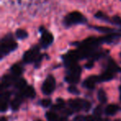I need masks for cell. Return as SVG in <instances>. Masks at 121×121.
<instances>
[{"label":"cell","mask_w":121,"mask_h":121,"mask_svg":"<svg viewBox=\"0 0 121 121\" xmlns=\"http://www.w3.org/2000/svg\"><path fill=\"white\" fill-rule=\"evenodd\" d=\"M102 114V109H101V107L100 106H97V107L95 109V112H94V114L97 117H99Z\"/></svg>","instance_id":"cell-22"},{"label":"cell","mask_w":121,"mask_h":121,"mask_svg":"<svg viewBox=\"0 0 121 121\" xmlns=\"http://www.w3.org/2000/svg\"><path fill=\"white\" fill-rule=\"evenodd\" d=\"M0 121H8V119H7V118H6V117L2 116V117H1V119H0Z\"/></svg>","instance_id":"cell-28"},{"label":"cell","mask_w":121,"mask_h":121,"mask_svg":"<svg viewBox=\"0 0 121 121\" xmlns=\"http://www.w3.org/2000/svg\"><path fill=\"white\" fill-rule=\"evenodd\" d=\"M56 81L52 76H48L42 85V91L45 95H50L55 90Z\"/></svg>","instance_id":"cell-3"},{"label":"cell","mask_w":121,"mask_h":121,"mask_svg":"<svg viewBox=\"0 0 121 121\" xmlns=\"http://www.w3.org/2000/svg\"><path fill=\"white\" fill-rule=\"evenodd\" d=\"M0 109L1 110L4 112V111L7 110L8 109V100H4V99H1V104H0Z\"/></svg>","instance_id":"cell-19"},{"label":"cell","mask_w":121,"mask_h":121,"mask_svg":"<svg viewBox=\"0 0 121 121\" xmlns=\"http://www.w3.org/2000/svg\"><path fill=\"white\" fill-rule=\"evenodd\" d=\"M37 121H42V120H37Z\"/></svg>","instance_id":"cell-29"},{"label":"cell","mask_w":121,"mask_h":121,"mask_svg":"<svg viewBox=\"0 0 121 121\" xmlns=\"http://www.w3.org/2000/svg\"><path fill=\"white\" fill-rule=\"evenodd\" d=\"M98 118L99 117L95 116V114L94 115H88L87 117L86 118V121H98L99 120Z\"/></svg>","instance_id":"cell-23"},{"label":"cell","mask_w":121,"mask_h":121,"mask_svg":"<svg viewBox=\"0 0 121 121\" xmlns=\"http://www.w3.org/2000/svg\"><path fill=\"white\" fill-rule=\"evenodd\" d=\"M85 66H86V68H87V69H91V68L94 66V62H93V61H89V62H87L85 65Z\"/></svg>","instance_id":"cell-26"},{"label":"cell","mask_w":121,"mask_h":121,"mask_svg":"<svg viewBox=\"0 0 121 121\" xmlns=\"http://www.w3.org/2000/svg\"><path fill=\"white\" fill-rule=\"evenodd\" d=\"M114 78V72L109 70H107L106 71H104L100 76H99V80L100 81H109L112 80Z\"/></svg>","instance_id":"cell-10"},{"label":"cell","mask_w":121,"mask_h":121,"mask_svg":"<svg viewBox=\"0 0 121 121\" xmlns=\"http://www.w3.org/2000/svg\"><path fill=\"white\" fill-rule=\"evenodd\" d=\"M85 120H86V118H84L81 115L76 116V117L74 119V121H85Z\"/></svg>","instance_id":"cell-27"},{"label":"cell","mask_w":121,"mask_h":121,"mask_svg":"<svg viewBox=\"0 0 121 121\" xmlns=\"http://www.w3.org/2000/svg\"><path fill=\"white\" fill-rule=\"evenodd\" d=\"M99 81H100L99 77H98V76H91L84 81V86H86V88H88V89H90V90L94 89L96 83Z\"/></svg>","instance_id":"cell-7"},{"label":"cell","mask_w":121,"mask_h":121,"mask_svg":"<svg viewBox=\"0 0 121 121\" xmlns=\"http://www.w3.org/2000/svg\"><path fill=\"white\" fill-rule=\"evenodd\" d=\"M38 56V50L37 49H31V50L27 51L24 53L23 56V60L25 62H32V60H36Z\"/></svg>","instance_id":"cell-6"},{"label":"cell","mask_w":121,"mask_h":121,"mask_svg":"<svg viewBox=\"0 0 121 121\" xmlns=\"http://www.w3.org/2000/svg\"><path fill=\"white\" fill-rule=\"evenodd\" d=\"M95 28L100 31V32H110L113 31L112 29L109 28V27H95Z\"/></svg>","instance_id":"cell-20"},{"label":"cell","mask_w":121,"mask_h":121,"mask_svg":"<svg viewBox=\"0 0 121 121\" xmlns=\"http://www.w3.org/2000/svg\"><path fill=\"white\" fill-rule=\"evenodd\" d=\"M98 99H99V102H101L102 104H104V103H105L106 101H107V96H106V94L104 90L100 89L98 91Z\"/></svg>","instance_id":"cell-12"},{"label":"cell","mask_w":121,"mask_h":121,"mask_svg":"<svg viewBox=\"0 0 121 121\" xmlns=\"http://www.w3.org/2000/svg\"><path fill=\"white\" fill-rule=\"evenodd\" d=\"M17 44L12 39H4L1 44V52L2 54H7L10 51H13L17 48Z\"/></svg>","instance_id":"cell-4"},{"label":"cell","mask_w":121,"mask_h":121,"mask_svg":"<svg viewBox=\"0 0 121 121\" xmlns=\"http://www.w3.org/2000/svg\"><path fill=\"white\" fill-rule=\"evenodd\" d=\"M16 36L19 39H24L27 37V32L23 29H17V32H16Z\"/></svg>","instance_id":"cell-17"},{"label":"cell","mask_w":121,"mask_h":121,"mask_svg":"<svg viewBox=\"0 0 121 121\" xmlns=\"http://www.w3.org/2000/svg\"><path fill=\"white\" fill-rule=\"evenodd\" d=\"M119 110V106L116 104H109L107 107L105 108V113L107 115H113V114H116Z\"/></svg>","instance_id":"cell-9"},{"label":"cell","mask_w":121,"mask_h":121,"mask_svg":"<svg viewBox=\"0 0 121 121\" xmlns=\"http://www.w3.org/2000/svg\"><path fill=\"white\" fill-rule=\"evenodd\" d=\"M11 71H12V73L14 76H20L22 72V69L20 66L16 64V65H13V66L11 67Z\"/></svg>","instance_id":"cell-13"},{"label":"cell","mask_w":121,"mask_h":121,"mask_svg":"<svg viewBox=\"0 0 121 121\" xmlns=\"http://www.w3.org/2000/svg\"><path fill=\"white\" fill-rule=\"evenodd\" d=\"M120 99H121V95H120Z\"/></svg>","instance_id":"cell-30"},{"label":"cell","mask_w":121,"mask_h":121,"mask_svg":"<svg viewBox=\"0 0 121 121\" xmlns=\"http://www.w3.org/2000/svg\"><path fill=\"white\" fill-rule=\"evenodd\" d=\"M41 32H42V43L44 46H49L50 44H52V42H53V35H52L51 32H49L48 31L44 30L43 27L41 28Z\"/></svg>","instance_id":"cell-5"},{"label":"cell","mask_w":121,"mask_h":121,"mask_svg":"<svg viewBox=\"0 0 121 121\" xmlns=\"http://www.w3.org/2000/svg\"><path fill=\"white\" fill-rule=\"evenodd\" d=\"M80 76H77V75H74L70 73L66 77V81H68L69 83H73V84H76L78 81H80Z\"/></svg>","instance_id":"cell-11"},{"label":"cell","mask_w":121,"mask_h":121,"mask_svg":"<svg viewBox=\"0 0 121 121\" xmlns=\"http://www.w3.org/2000/svg\"><path fill=\"white\" fill-rule=\"evenodd\" d=\"M20 104H21V99H20V98L17 96L15 99H13V100L12 101L11 106H12V109H13V110H17L19 108V106H20Z\"/></svg>","instance_id":"cell-16"},{"label":"cell","mask_w":121,"mask_h":121,"mask_svg":"<svg viewBox=\"0 0 121 121\" xmlns=\"http://www.w3.org/2000/svg\"><path fill=\"white\" fill-rule=\"evenodd\" d=\"M115 121H118V120H115Z\"/></svg>","instance_id":"cell-31"},{"label":"cell","mask_w":121,"mask_h":121,"mask_svg":"<svg viewBox=\"0 0 121 121\" xmlns=\"http://www.w3.org/2000/svg\"><path fill=\"white\" fill-rule=\"evenodd\" d=\"M23 91V95L26 96V97H28V98H34L36 95V92H35V90L32 86H27Z\"/></svg>","instance_id":"cell-8"},{"label":"cell","mask_w":121,"mask_h":121,"mask_svg":"<svg viewBox=\"0 0 121 121\" xmlns=\"http://www.w3.org/2000/svg\"><path fill=\"white\" fill-rule=\"evenodd\" d=\"M68 91L71 93H73V94H79L80 93V91H78L75 86H70V87L68 88Z\"/></svg>","instance_id":"cell-24"},{"label":"cell","mask_w":121,"mask_h":121,"mask_svg":"<svg viewBox=\"0 0 121 121\" xmlns=\"http://www.w3.org/2000/svg\"><path fill=\"white\" fill-rule=\"evenodd\" d=\"M46 118L48 121H57V119H58L56 114L52 112V111L46 113Z\"/></svg>","instance_id":"cell-14"},{"label":"cell","mask_w":121,"mask_h":121,"mask_svg":"<svg viewBox=\"0 0 121 121\" xmlns=\"http://www.w3.org/2000/svg\"><path fill=\"white\" fill-rule=\"evenodd\" d=\"M13 79L9 76H5L3 78V81H2V87H7L9 85L11 84Z\"/></svg>","instance_id":"cell-18"},{"label":"cell","mask_w":121,"mask_h":121,"mask_svg":"<svg viewBox=\"0 0 121 121\" xmlns=\"http://www.w3.org/2000/svg\"><path fill=\"white\" fill-rule=\"evenodd\" d=\"M120 1H121V0H120Z\"/></svg>","instance_id":"cell-32"},{"label":"cell","mask_w":121,"mask_h":121,"mask_svg":"<svg viewBox=\"0 0 121 121\" xmlns=\"http://www.w3.org/2000/svg\"><path fill=\"white\" fill-rule=\"evenodd\" d=\"M86 18L85 16L83 15L81 13L78 12V11H74L65 17L64 18V23L66 26L69 27L71 25H75V24H82L86 22Z\"/></svg>","instance_id":"cell-1"},{"label":"cell","mask_w":121,"mask_h":121,"mask_svg":"<svg viewBox=\"0 0 121 121\" xmlns=\"http://www.w3.org/2000/svg\"><path fill=\"white\" fill-rule=\"evenodd\" d=\"M16 87L19 90H24L27 87V82L24 79H20L16 82Z\"/></svg>","instance_id":"cell-15"},{"label":"cell","mask_w":121,"mask_h":121,"mask_svg":"<svg viewBox=\"0 0 121 121\" xmlns=\"http://www.w3.org/2000/svg\"><path fill=\"white\" fill-rule=\"evenodd\" d=\"M10 97V93L9 92H5L4 94H2L1 95V99H4V100H8Z\"/></svg>","instance_id":"cell-25"},{"label":"cell","mask_w":121,"mask_h":121,"mask_svg":"<svg viewBox=\"0 0 121 121\" xmlns=\"http://www.w3.org/2000/svg\"><path fill=\"white\" fill-rule=\"evenodd\" d=\"M51 103H52V101H51L50 99H44L41 101V104H42L43 107H48L51 104Z\"/></svg>","instance_id":"cell-21"},{"label":"cell","mask_w":121,"mask_h":121,"mask_svg":"<svg viewBox=\"0 0 121 121\" xmlns=\"http://www.w3.org/2000/svg\"><path fill=\"white\" fill-rule=\"evenodd\" d=\"M69 104L71 107V109L74 110H81V109H85V110L88 111L91 107V104L89 101L83 100V99H70Z\"/></svg>","instance_id":"cell-2"}]
</instances>
